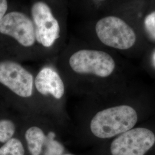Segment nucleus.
I'll use <instances>...</instances> for the list:
<instances>
[{
	"mask_svg": "<svg viewBox=\"0 0 155 155\" xmlns=\"http://www.w3.org/2000/svg\"><path fill=\"white\" fill-rule=\"evenodd\" d=\"M31 15L36 43L45 48L53 46L61 37V29L50 5L44 1H36L31 6Z\"/></svg>",
	"mask_w": 155,
	"mask_h": 155,
	"instance_id": "39448f33",
	"label": "nucleus"
},
{
	"mask_svg": "<svg viewBox=\"0 0 155 155\" xmlns=\"http://www.w3.org/2000/svg\"><path fill=\"white\" fill-rule=\"evenodd\" d=\"M35 88L43 95H51L56 100L63 97L65 87L61 76L58 72L48 67L42 68L34 80Z\"/></svg>",
	"mask_w": 155,
	"mask_h": 155,
	"instance_id": "0eeeda50",
	"label": "nucleus"
},
{
	"mask_svg": "<svg viewBox=\"0 0 155 155\" xmlns=\"http://www.w3.org/2000/svg\"><path fill=\"white\" fill-rule=\"evenodd\" d=\"M36 43L31 18L10 8L0 21V56L13 59L17 46L30 48Z\"/></svg>",
	"mask_w": 155,
	"mask_h": 155,
	"instance_id": "f257e3e1",
	"label": "nucleus"
},
{
	"mask_svg": "<svg viewBox=\"0 0 155 155\" xmlns=\"http://www.w3.org/2000/svg\"><path fill=\"white\" fill-rule=\"evenodd\" d=\"M17 125L14 119L0 105V147L15 137Z\"/></svg>",
	"mask_w": 155,
	"mask_h": 155,
	"instance_id": "1a4fd4ad",
	"label": "nucleus"
},
{
	"mask_svg": "<svg viewBox=\"0 0 155 155\" xmlns=\"http://www.w3.org/2000/svg\"><path fill=\"white\" fill-rule=\"evenodd\" d=\"M152 62H153V64L154 65V66L155 67V51L153 54L152 56Z\"/></svg>",
	"mask_w": 155,
	"mask_h": 155,
	"instance_id": "ddd939ff",
	"label": "nucleus"
},
{
	"mask_svg": "<svg viewBox=\"0 0 155 155\" xmlns=\"http://www.w3.org/2000/svg\"><path fill=\"white\" fill-rule=\"evenodd\" d=\"M0 155H25L21 141L14 137L0 147Z\"/></svg>",
	"mask_w": 155,
	"mask_h": 155,
	"instance_id": "9d476101",
	"label": "nucleus"
},
{
	"mask_svg": "<svg viewBox=\"0 0 155 155\" xmlns=\"http://www.w3.org/2000/svg\"><path fill=\"white\" fill-rule=\"evenodd\" d=\"M28 150L31 155H40L47 138L40 127L32 126L28 128L25 133Z\"/></svg>",
	"mask_w": 155,
	"mask_h": 155,
	"instance_id": "6e6552de",
	"label": "nucleus"
},
{
	"mask_svg": "<svg viewBox=\"0 0 155 155\" xmlns=\"http://www.w3.org/2000/svg\"><path fill=\"white\" fill-rule=\"evenodd\" d=\"M155 144L154 133L147 128H132L114 139L111 155H145Z\"/></svg>",
	"mask_w": 155,
	"mask_h": 155,
	"instance_id": "423d86ee",
	"label": "nucleus"
},
{
	"mask_svg": "<svg viewBox=\"0 0 155 155\" xmlns=\"http://www.w3.org/2000/svg\"><path fill=\"white\" fill-rule=\"evenodd\" d=\"M144 24L147 33L152 39L155 40V12L145 17Z\"/></svg>",
	"mask_w": 155,
	"mask_h": 155,
	"instance_id": "9b49d317",
	"label": "nucleus"
},
{
	"mask_svg": "<svg viewBox=\"0 0 155 155\" xmlns=\"http://www.w3.org/2000/svg\"><path fill=\"white\" fill-rule=\"evenodd\" d=\"M68 63L75 73L101 78L109 77L116 67L113 58L109 54L99 50H79L70 57Z\"/></svg>",
	"mask_w": 155,
	"mask_h": 155,
	"instance_id": "7ed1b4c3",
	"label": "nucleus"
},
{
	"mask_svg": "<svg viewBox=\"0 0 155 155\" xmlns=\"http://www.w3.org/2000/svg\"><path fill=\"white\" fill-rule=\"evenodd\" d=\"M138 119L136 110L129 105L111 107L98 111L90 122V130L100 139H109L132 129Z\"/></svg>",
	"mask_w": 155,
	"mask_h": 155,
	"instance_id": "f03ea898",
	"label": "nucleus"
},
{
	"mask_svg": "<svg viewBox=\"0 0 155 155\" xmlns=\"http://www.w3.org/2000/svg\"><path fill=\"white\" fill-rule=\"evenodd\" d=\"M100 1H103V0H100Z\"/></svg>",
	"mask_w": 155,
	"mask_h": 155,
	"instance_id": "2eb2a0df",
	"label": "nucleus"
},
{
	"mask_svg": "<svg viewBox=\"0 0 155 155\" xmlns=\"http://www.w3.org/2000/svg\"><path fill=\"white\" fill-rule=\"evenodd\" d=\"M10 8L9 0H0V21Z\"/></svg>",
	"mask_w": 155,
	"mask_h": 155,
	"instance_id": "f8f14e48",
	"label": "nucleus"
},
{
	"mask_svg": "<svg viewBox=\"0 0 155 155\" xmlns=\"http://www.w3.org/2000/svg\"><path fill=\"white\" fill-rule=\"evenodd\" d=\"M95 29L100 41L111 48L127 50L133 47L136 41L133 29L117 17L102 18L97 22Z\"/></svg>",
	"mask_w": 155,
	"mask_h": 155,
	"instance_id": "20e7f679",
	"label": "nucleus"
},
{
	"mask_svg": "<svg viewBox=\"0 0 155 155\" xmlns=\"http://www.w3.org/2000/svg\"><path fill=\"white\" fill-rule=\"evenodd\" d=\"M68 155V154H67V155Z\"/></svg>",
	"mask_w": 155,
	"mask_h": 155,
	"instance_id": "4468645a",
	"label": "nucleus"
}]
</instances>
